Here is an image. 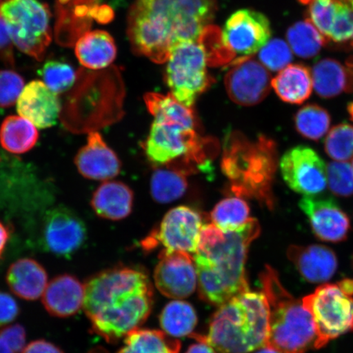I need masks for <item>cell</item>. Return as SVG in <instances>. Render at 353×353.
Instances as JSON below:
<instances>
[{"label": "cell", "mask_w": 353, "mask_h": 353, "mask_svg": "<svg viewBox=\"0 0 353 353\" xmlns=\"http://www.w3.org/2000/svg\"><path fill=\"white\" fill-rule=\"evenodd\" d=\"M260 280L269 307L266 345L279 353H306L315 350L314 323L302 300L285 288L278 272L269 265L265 267Z\"/></svg>", "instance_id": "5b68a950"}, {"label": "cell", "mask_w": 353, "mask_h": 353, "mask_svg": "<svg viewBox=\"0 0 353 353\" xmlns=\"http://www.w3.org/2000/svg\"><path fill=\"white\" fill-rule=\"evenodd\" d=\"M185 171L176 169H158L151 179V194L154 201L167 204L179 200L188 189Z\"/></svg>", "instance_id": "d6a6232c"}, {"label": "cell", "mask_w": 353, "mask_h": 353, "mask_svg": "<svg viewBox=\"0 0 353 353\" xmlns=\"http://www.w3.org/2000/svg\"><path fill=\"white\" fill-rule=\"evenodd\" d=\"M181 343L164 331L135 330L127 335L118 353H179Z\"/></svg>", "instance_id": "f546056e"}, {"label": "cell", "mask_w": 353, "mask_h": 353, "mask_svg": "<svg viewBox=\"0 0 353 353\" xmlns=\"http://www.w3.org/2000/svg\"><path fill=\"white\" fill-rule=\"evenodd\" d=\"M201 215L190 207L179 206L168 212L160 225L141 243L144 250L163 246L165 251H181L194 255L197 252L201 229Z\"/></svg>", "instance_id": "30bf717a"}, {"label": "cell", "mask_w": 353, "mask_h": 353, "mask_svg": "<svg viewBox=\"0 0 353 353\" xmlns=\"http://www.w3.org/2000/svg\"><path fill=\"white\" fill-rule=\"evenodd\" d=\"M276 169L274 141L262 136L257 142H251L236 134L228 139L223 170L232 180V192L237 196L254 198L269 209L274 208L272 184Z\"/></svg>", "instance_id": "8992f818"}, {"label": "cell", "mask_w": 353, "mask_h": 353, "mask_svg": "<svg viewBox=\"0 0 353 353\" xmlns=\"http://www.w3.org/2000/svg\"><path fill=\"white\" fill-rule=\"evenodd\" d=\"M307 19L325 38L353 48V0H312Z\"/></svg>", "instance_id": "ac0fdd59"}, {"label": "cell", "mask_w": 353, "mask_h": 353, "mask_svg": "<svg viewBox=\"0 0 353 353\" xmlns=\"http://www.w3.org/2000/svg\"><path fill=\"white\" fill-rule=\"evenodd\" d=\"M286 37L291 50L305 59L316 57L322 47L327 44L323 35L307 19L291 26Z\"/></svg>", "instance_id": "1f68e13d"}, {"label": "cell", "mask_w": 353, "mask_h": 353, "mask_svg": "<svg viewBox=\"0 0 353 353\" xmlns=\"http://www.w3.org/2000/svg\"><path fill=\"white\" fill-rule=\"evenodd\" d=\"M197 321L195 309L191 304L181 300L168 303L160 316L163 330L174 338L190 336Z\"/></svg>", "instance_id": "4dcf8cb0"}, {"label": "cell", "mask_w": 353, "mask_h": 353, "mask_svg": "<svg viewBox=\"0 0 353 353\" xmlns=\"http://www.w3.org/2000/svg\"><path fill=\"white\" fill-rule=\"evenodd\" d=\"M0 334L10 344L13 352L21 353L23 351L26 341V333L23 326L19 324L6 326L0 330Z\"/></svg>", "instance_id": "b9f144b4"}, {"label": "cell", "mask_w": 353, "mask_h": 353, "mask_svg": "<svg viewBox=\"0 0 353 353\" xmlns=\"http://www.w3.org/2000/svg\"><path fill=\"white\" fill-rule=\"evenodd\" d=\"M7 283L17 296L34 301L41 298L46 289L47 272L37 260L21 259L8 268Z\"/></svg>", "instance_id": "603a6c76"}, {"label": "cell", "mask_w": 353, "mask_h": 353, "mask_svg": "<svg viewBox=\"0 0 353 353\" xmlns=\"http://www.w3.org/2000/svg\"><path fill=\"white\" fill-rule=\"evenodd\" d=\"M250 209L240 196L228 197L221 201L211 212L212 223L223 231H235L250 219Z\"/></svg>", "instance_id": "836d02e7"}, {"label": "cell", "mask_w": 353, "mask_h": 353, "mask_svg": "<svg viewBox=\"0 0 353 353\" xmlns=\"http://www.w3.org/2000/svg\"><path fill=\"white\" fill-rule=\"evenodd\" d=\"M38 140L37 128L20 116L8 117L0 126V144L8 152H28L37 143Z\"/></svg>", "instance_id": "f1b7e54d"}, {"label": "cell", "mask_w": 353, "mask_h": 353, "mask_svg": "<svg viewBox=\"0 0 353 353\" xmlns=\"http://www.w3.org/2000/svg\"><path fill=\"white\" fill-rule=\"evenodd\" d=\"M255 353H279L274 348L269 347L268 345H264L262 347L259 348L258 350H256Z\"/></svg>", "instance_id": "c3c4849f"}, {"label": "cell", "mask_w": 353, "mask_h": 353, "mask_svg": "<svg viewBox=\"0 0 353 353\" xmlns=\"http://www.w3.org/2000/svg\"><path fill=\"white\" fill-rule=\"evenodd\" d=\"M21 353H64V352L54 343L39 339L30 343Z\"/></svg>", "instance_id": "ee69618b"}, {"label": "cell", "mask_w": 353, "mask_h": 353, "mask_svg": "<svg viewBox=\"0 0 353 353\" xmlns=\"http://www.w3.org/2000/svg\"><path fill=\"white\" fill-rule=\"evenodd\" d=\"M144 101L149 112L154 117V121L195 130V114L192 108L180 103L171 94L148 92L145 95Z\"/></svg>", "instance_id": "83f0119b"}, {"label": "cell", "mask_w": 353, "mask_h": 353, "mask_svg": "<svg viewBox=\"0 0 353 353\" xmlns=\"http://www.w3.org/2000/svg\"><path fill=\"white\" fill-rule=\"evenodd\" d=\"M8 236H10V235H8V229L0 222V258H1L3 250L6 249Z\"/></svg>", "instance_id": "bcb514c9"}, {"label": "cell", "mask_w": 353, "mask_h": 353, "mask_svg": "<svg viewBox=\"0 0 353 353\" xmlns=\"http://www.w3.org/2000/svg\"><path fill=\"white\" fill-rule=\"evenodd\" d=\"M215 10V0H135L128 20L132 48L165 63L176 44L201 38Z\"/></svg>", "instance_id": "7a4b0ae2"}, {"label": "cell", "mask_w": 353, "mask_h": 353, "mask_svg": "<svg viewBox=\"0 0 353 353\" xmlns=\"http://www.w3.org/2000/svg\"><path fill=\"white\" fill-rule=\"evenodd\" d=\"M260 232L261 227L255 219L235 231H223L214 223L203 226L193 255L203 301L219 307L250 290L245 264L250 247Z\"/></svg>", "instance_id": "3957f363"}, {"label": "cell", "mask_w": 353, "mask_h": 353, "mask_svg": "<svg viewBox=\"0 0 353 353\" xmlns=\"http://www.w3.org/2000/svg\"><path fill=\"white\" fill-rule=\"evenodd\" d=\"M0 15L6 21L13 44L42 61L52 41L51 12L39 0H3Z\"/></svg>", "instance_id": "ba28073f"}, {"label": "cell", "mask_w": 353, "mask_h": 353, "mask_svg": "<svg viewBox=\"0 0 353 353\" xmlns=\"http://www.w3.org/2000/svg\"><path fill=\"white\" fill-rule=\"evenodd\" d=\"M325 151L334 161L353 160V126L339 123L331 129L325 139Z\"/></svg>", "instance_id": "8d00e7d4"}, {"label": "cell", "mask_w": 353, "mask_h": 353, "mask_svg": "<svg viewBox=\"0 0 353 353\" xmlns=\"http://www.w3.org/2000/svg\"><path fill=\"white\" fill-rule=\"evenodd\" d=\"M331 118L327 110L316 104L304 105L294 117L295 130L307 139L319 141L327 134Z\"/></svg>", "instance_id": "e575fe53"}, {"label": "cell", "mask_w": 353, "mask_h": 353, "mask_svg": "<svg viewBox=\"0 0 353 353\" xmlns=\"http://www.w3.org/2000/svg\"><path fill=\"white\" fill-rule=\"evenodd\" d=\"M39 74L43 82L57 94L68 91L77 81V72L73 66L61 60H48Z\"/></svg>", "instance_id": "d590c367"}, {"label": "cell", "mask_w": 353, "mask_h": 353, "mask_svg": "<svg viewBox=\"0 0 353 353\" xmlns=\"http://www.w3.org/2000/svg\"><path fill=\"white\" fill-rule=\"evenodd\" d=\"M280 169L288 187L304 196L317 195L327 185V166L314 150L306 145L288 150L281 159Z\"/></svg>", "instance_id": "4fadbf2b"}, {"label": "cell", "mask_w": 353, "mask_h": 353, "mask_svg": "<svg viewBox=\"0 0 353 353\" xmlns=\"http://www.w3.org/2000/svg\"><path fill=\"white\" fill-rule=\"evenodd\" d=\"M269 307L261 292L245 291L219 306L206 334L189 337L210 344L218 353H250L266 345Z\"/></svg>", "instance_id": "277c9868"}, {"label": "cell", "mask_w": 353, "mask_h": 353, "mask_svg": "<svg viewBox=\"0 0 353 353\" xmlns=\"http://www.w3.org/2000/svg\"><path fill=\"white\" fill-rule=\"evenodd\" d=\"M346 65H347V68L348 69H350V70L352 74V77H353V57H352V59H350L347 60Z\"/></svg>", "instance_id": "681fc988"}, {"label": "cell", "mask_w": 353, "mask_h": 353, "mask_svg": "<svg viewBox=\"0 0 353 353\" xmlns=\"http://www.w3.org/2000/svg\"><path fill=\"white\" fill-rule=\"evenodd\" d=\"M85 287L77 277L57 276L48 284L43 294V304L50 315L65 319L76 315L85 300Z\"/></svg>", "instance_id": "7402d4cb"}, {"label": "cell", "mask_w": 353, "mask_h": 353, "mask_svg": "<svg viewBox=\"0 0 353 353\" xmlns=\"http://www.w3.org/2000/svg\"><path fill=\"white\" fill-rule=\"evenodd\" d=\"M203 140L195 130L153 121L143 149L150 162L157 167L170 164L180 157L198 161Z\"/></svg>", "instance_id": "8fae6325"}, {"label": "cell", "mask_w": 353, "mask_h": 353, "mask_svg": "<svg viewBox=\"0 0 353 353\" xmlns=\"http://www.w3.org/2000/svg\"><path fill=\"white\" fill-rule=\"evenodd\" d=\"M20 308L10 294L0 291V327L10 324L19 316Z\"/></svg>", "instance_id": "60d3db41"}, {"label": "cell", "mask_w": 353, "mask_h": 353, "mask_svg": "<svg viewBox=\"0 0 353 353\" xmlns=\"http://www.w3.org/2000/svg\"><path fill=\"white\" fill-rule=\"evenodd\" d=\"M327 185L334 196L353 195V170L348 162L333 161L327 165Z\"/></svg>", "instance_id": "f35d334b"}, {"label": "cell", "mask_w": 353, "mask_h": 353, "mask_svg": "<svg viewBox=\"0 0 353 353\" xmlns=\"http://www.w3.org/2000/svg\"><path fill=\"white\" fill-rule=\"evenodd\" d=\"M74 51L79 63L92 70L107 68L116 59L117 54L113 37L101 30L82 34L76 43Z\"/></svg>", "instance_id": "d4e9b609"}, {"label": "cell", "mask_w": 353, "mask_h": 353, "mask_svg": "<svg viewBox=\"0 0 353 353\" xmlns=\"http://www.w3.org/2000/svg\"><path fill=\"white\" fill-rule=\"evenodd\" d=\"M272 88L287 103L302 104L310 97L312 77L310 70L300 64H290L272 79Z\"/></svg>", "instance_id": "4316f807"}, {"label": "cell", "mask_w": 353, "mask_h": 353, "mask_svg": "<svg viewBox=\"0 0 353 353\" xmlns=\"http://www.w3.org/2000/svg\"><path fill=\"white\" fill-rule=\"evenodd\" d=\"M271 37V24L268 17L246 8L232 13L222 30L223 46L241 60L257 54Z\"/></svg>", "instance_id": "7c38bea8"}, {"label": "cell", "mask_w": 353, "mask_h": 353, "mask_svg": "<svg viewBox=\"0 0 353 353\" xmlns=\"http://www.w3.org/2000/svg\"><path fill=\"white\" fill-rule=\"evenodd\" d=\"M166 63L165 81L170 94L192 108L198 97L210 85L204 44L200 39L181 42L172 48Z\"/></svg>", "instance_id": "9c48e42d"}, {"label": "cell", "mask_w": 353, "mask_h": 353, "mask_svg": "<svg viewBox=\"0 0 353 353\" xmlns=\"http://www.w3.org/2000/svg\"><path fill=\"white\" fill-rule=\"evenodd\" d=\"M229 98L237 105L252 107L261 103L271 91L269 70L259 61L242 59L232 66L225 77Z\"/></svg>", "instance_id": "9a60e30c"}, {"label": "cell", "mask_w": 353, "mask_h": 353, "mask_svg": "<svg viewBox=\"0 0 353 353\" xmlns=\"http://www.w3.org/2000/svg\"><path fill=\"white\" fill-rule=\"evenodd\" d=\"M24 87V79L21 74L12 70H0V108L15 105Z\"/></svg>", "instance_id": "ab89813d"}, {"label": "cell", "mask_w": 353, "mask_h": 353, "mask_svg": "<svg viewBox=\"0 0 353 353\" xmlns=\"http://www.w3.org/2000/svg\"><path fill=\"white\" fill-rule=\"evenodd\" d=\"M287 257L299 274L311 283H325L338 268L337 256L327 246L322 245H290Z\"/></svg>", "instance_id": "44dd1931"}, {"label": "cell", "mask_w": 353, "mask_h": 353, "mask_svg": "<svg viewBox=\"0 0 353 353\" xmlns=\"http://www.w3.org/2000/svg\"><path fill=\"white\" fill-rule=\"evenodd\" d=\"M0 353H15L1 334H0Z\"/></svg>", "instance_id": "7dc6e473"}, {"label": "cell", "mask_w": 353, "mask_h": 353, "mask_svg": "<svg viewBox=\"0 0 353 353\" xmlns=\"http://www.w3.org/2000/svg\"><path fill=\"white\" fill-rule=\"evenodd\" d=\"M2 3H3V0H0V6H1Z\"/></svg>", "instance_id": "db71d44e"}, {"label": "cell", "mask_w": 353, "mask_h": 353, "mask_svg": "<svg viewBox=\"0 0 353 353\" xmlns=\"http://www.w3.org/2000/svg\"><path fill=\"white\" fill-rule=\"evenodd\" d=\"M134 193L125 183L105 181L92 195L91 205L101 218L118 221L131 214Z\"/></svg>", "instance_id": "cb8c5ba5"}, {"label": "cell", "mask_w": 353, "mask_h": 353, "mask_svg": "<svg viewBox=\"0 0 353 353\" xmlns=\"http://www.w3.org/2000/svg\"><path fill=\"white\" fill-rule=\"evenodd\" d=\"M352 170H353V160L352 161Z\"/></svg>", "instance_id": "11a10c76"}, {"label": "cell", "mask_w": 353, "mask_h": 353, "mask_svg": "<svg viewBox=\"0 0 353 353\" xmlns=\"http://www.w3.org/2000/svg\"><path fill=\"white\" fill-rule=\"evenodd\" d=\"M154 272V284L165 296L188 298L197 287V273L193 256L181 251L162 250Z\"/></svg>", "instance_id": "2e32d148"}, {"label": "cell", "mask_w": 353, "mask_h": 353, "mask_svg": "<svg viewBox=\"0 0 353 353\" xmlns=\"http://www.w3.org/2000/svg\"><path fill=\"white\" fill-rule=\"evenodd\" d=\"M186 353H218L215 351L214 348L210 345V344L203 342L197 341L196 343L188 347Z\"/></svg>", "instance_id": "f6af8a7d"}, {"label": "cell", "mask_w": 353, "mask_h": 353, "mask_svg": "<svg viewBox=\"0 0 353 353\" xmlns=\"http://www.w3.org/2000/svg\"><path fill=\"white\" fill-rule=\"evenodd\" d=\"M302 302L314 323L315 350L353 330V279L322 284Z\"/></svg>", "instance_id": "52a82bcc"}, {"label": "cell", "mask_w": 353, "mask_h": 353, "mask_svg": "<svg viewBox=\"0 0 353 353\" xmlns=\"http://www.w3.org/2000/svg\"><path fill=\"white\" fill-rule=\"evenodd\" d=\"M86 238L85 224L72 210L59 206L46 214L42 239L48 252L60 257H72L81 248Z\"/></svg>", "instance_id": "5bb4252c"}, {"label": "cell", "mask_w": 353, "mask_h": 353, "mask_svg": "<svg viewBox=\"0 0 353 353\" xmlns=\"http://www.w3.org/2000/svg\"><path fill=\"white\" fill-rule=\"evenodd\" d=\"M88 353H108L107 351L103 350V348L101 347H96L94 348V350H92L90 352H88Z\"/></svg>", "instance_id": "f907efd6"}, {"label": "cell", "mask_w": 353, "mask_h": 353, "mask_svg": "<svg viewBox=\"0 0 353 353\" xmlns=\"http://www.w3.org/2000/svg\"><path fill=\"white\" fill-rule=\"evenodd\" d=\"M300 2L303 4H305V6H307V4L312 1V0H299Z\"/></svg>", "instance_id": "f5cc1de1"}, {"label": "cell", "mask_w": 353, "mask_h": 353, "mask_svg": "<svg viewBox=\"0 0 353 353\" xmlns=\"http://www.w3.org/2000/svg\"><path fill=\"white\" fill-rule=\"evenodd\" d=\"M83 307L92 332L114 343L138 330L151 314L154 291L147 274L117 268L87 281Z\"/></svg>", "instance_id": "6da1fadb"}, {"label": "cell", "mask_w": 353, "mask_h": 353, "mask_svg": "<svg viewBox=\"0 0 353 353\" xmlns=\"http://www.w3.org/2000/svg\"><path fill=\"white\" fill-rule=\"evenodd\" d=\"M79 173L85 178L108 181L120 174L121 162L99 132H90L87 143L74 157Z\"/></svg>", "instance_id": "ffe728a7"}, {"label": "cell", "mask_w": 353, "mask_h": 353, "mask_svg": "<svg viewBox=\"0 0 353 353\" xmlns=\"http://www.w3.org/2000/svg\"><path fill=\"white\" fill-rule=\"evenodd\" d=\"M0 59L7 64H13V42L6 21L0 15Z\"/></svg>", "instance_id": "7bdbcfd3"}, {"label": "cell", "mask_w": 353, "mask_h": 353, "mask_svg": "<svg viewBox=\"0 0 353 353\" xmlns=\"http://www.w3.org/2000/svg\"><path fill=\"white\" fill-rule=\"evenodd\" d=\"M61 108L59 96L41 81H33L25 85L17 101L19 116L39 129L54 126Z\"/></svg>", "instance_id": "d6986e66"}, {"label": "cell", "mask_w": 353, "mask_h": 353, "mask_svg": "<svg viewBox=\"0 0 353 353\" xmlns=\"http://www.w3.org/2000/svg\"><path fill=\"white\" fill-rule=\"evenodd\" d=\"M299 205L319 240L339 243L347 239L350 220L334 199L319 194L305 196L299 201Z\"/></svg>", "instance_id": "e0dca14e"}, {"label": "cell", "mask_w": 353, "mask_h": 353, "mask_svg": "<svg viewBox=\"0 0 353 353\" xmlns=\"http://www.w3.org/2000/svg\"><path fill=\"white\" fill-rule=\"evenodd\" d=\"M313 88L323 99H332L342 92L353 91V77L347 65L325 59L316 63L311 72Z\"/></svg>", "instance_id": "484cf974"}, {"label": "cell", "mask_w": 353, "mask_h": 353, "mask_svg": "<svg viewBox=\"0 0 353 353\" xmlns=\"http://www.w3.org/2000/svg\"><path fill=\"white\" fill-rule=\"evenodd\" d=\"M259 59L271 72H280L292 61L293 52L283 39H270L259 52Z\"/></svg>", "instance_id": "74e56055"}, {"label": "cell", "mask_w": 353, "mask_h": 353, "mask_svg": "<svg viewBox=\"0 0 353 353\" xmlns=\"http://www.w3.org/2000/svg\"><path fill=\"white\" fill-rule=\"evenodd\" d=\"M348 113H350L352 120L353 121V103L347 105Z\"/></svg>", "instance_id": "816d5d0a"}]
</instances>
